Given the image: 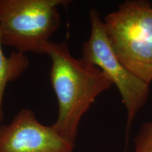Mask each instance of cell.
Returning a JSON list of instances; mask_svg holds the SVG:
<instances>
[{
	"mask_svg": "<svg viewBox=\"0 0 152 152\" xmlns=\"http://www.w3.org/2000/svg\"><path fill=\"white\" fill-rule=\"evenodd\" d=\"M134 144V152H152V120L142 125Z\"/></svg>",
	"mask_w": 152,
	"mask_h": 152,
	"instance_id": "cell-7",
	"label": "cell"
},
{
	"mask_svg": "<svg viewBox=\"0 0 152 152\" xmlns=\"http://www.w3.org/2000/svg\"><path fill=\"white\" fill-rule=\"evenodd\" d=\"M75 143L38 121L29 109H21L9 124L0 126V152H73Z\"/></svg>",
	"mask_w": 152,
	"mask_h": 152,
	"instance_id": "cell-5",
	"label": "cell"
},
{
	"mask_svg": "<svg viewBox=\"0 0 152 152\" xmlns=\"http://www.w3.org/2000/svg\"><path fill=\"white\" fill-rule=\"evenodd\" d=\"M104 26L112 49L130 72L152 82V4L128 0L104 17Z\"/></svg>",
	"mask_w": 152,
	"mask_h": 152,
	"instance_id": "cell-2",
	"label": "cell"
},
{
	"mask_svg": "<svg viewBox=\"0 0 152 152\" xmlns=\"http://www.w3.org/2000/svg\"><path fill=\"white\" fill-rule=\"evenodd\" d=\"M42 51L51 59L49 80L58 106L52 127L75 143L82 118L112 83L98 67L72 56L66 42L49 41L44 44Z\"/></svg>",
	"mask_w": 152,
	"mask_h": 152,
	"instance_id": "cell-1",
	"label": "cell"
},
{
	"mask_svg": "<svg viewBox=\"0 0 152 152\" xmlns=\"http://www.w3.org/2000/svg\"><path fill=\"white\" fill-rule=\"evenodd\" d=\"M90 35L82 47V58L98 67L121 94L127 111V128L146 104L149 85L130 72L112 49L104 22L96 9L90 11Z\"/></svg>",
	"mask_w": 152,
	"mask_h": 152,
	"instance_id": "cell-4",
	"label": "cell"
},
{
	"mask_svg": "<svg viewBox=\"0 0 152 152\" xmlns=\"http://www.w3.org/2000/svg\"><path fill=\"white\" fill-rule=\"evenodd\" d=\"M68 0H0V37L3 46L22 54H43L42 47L60 26L58 7Z\"/></svg>",
	"mask_w": 152,
	"mask_h": 152,
	"instance_id": "cell-3",
	"label": "cell"
},
{
	"mask_svg": "<svg viewBox=\"0 0 152 152\" xmlns=\"http://www.w3.org/2000/svg\"><path fill=\"white\" fill-rule=\"evenodd\" d=\"M0 37V123L4 119L3 99L6 87L9 83L20 77L29 66V59L25 54L14 52L9 56L3 52Z\"/></svg>",
	"mask_w": 152,
	"mask_h": 152,
	"instance_id": "cell-6",
	"label": "cell"
}]
</instances>
